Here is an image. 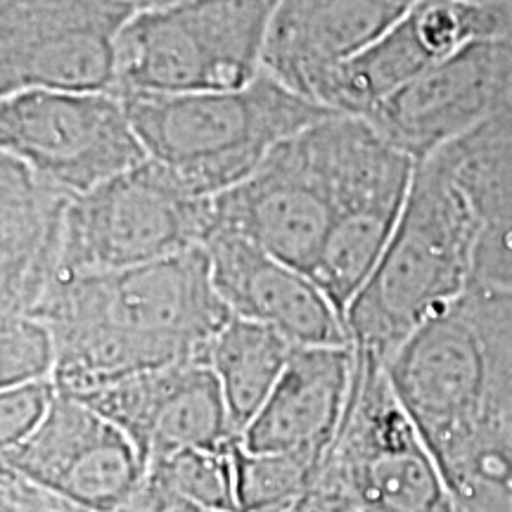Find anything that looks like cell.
Here are the masks:
<instances>
[{"mask_svg":"<svg viewBox=\"0 0 512 512\" xmlns=\"http://www.w3.org/2000/svg\"><path fill=\"white\" fill-rule=\"evenodd\" d=\"M29 316L53 330L55 384L83 396L128 377L202 361L233 318L195 247L126 271L57 280Z\"/></svg>","mask_w":512,"mask_h":512,"instance_id":"6da1fadb","label":"cell"},{"mask_svg":"<svg viewBox=\"0 0 512 512\" xmlns=\"http://www.w3.org/2000/svg\"><path fill=\"white\" fill-rule=\"evenodd\" d=\"M479 221L441 152L415 166L380 264L347 311L351 347L387 366L427 320L470 290Z\"/></svg>","mask_w":512,"mask_h":512,"instance_id":"7a4b0ae2","label":"cell"},{"mask_svg":"<svg viewBox=\"0 0 512 512\" xmlns=\"http://www.w3.org/2000/svg\"><path fill=\"white\" fill-rule=\"evenodd\" d=\"M121 98L147 157L200 197L235 188L273 150L337 114L266 72L238 91Z\"/></svg>","mask_w":512,"mask_h":512,"instance_id":"3957f363","label":"cell"},{"mask_svg":"<svg viewBox=\"0 0 512 512\" xmlns=\"http://www.w3.org/2000/svg\"><path fill=\"white\" fill-rule=\"evenodd\" d=\"M280 0H181L138 10L119 38L117 93L238 91L264 72Z\"/></svg>","mask_w":512,"mask_h":512,"instance_id":"277c9868","label":"cell"},{"mask_svg":"<svg viewBox=\"0 0 512 512\" xmlns=\"http://www.w3.org/2000/svg\"><path fill=\"white\" fill-rule=\"evenodd\" d=\"M211 228L214 197L147 159L72 202L55 283L171 259L204 247Z\"/></svg>","mask_w":512,"mask_h":512,"instance_id":"5b68a950","label":"cell"},{"mask_svg":"<svg viewBox=\"0 0 512 512\" xmlns=\"http://www.w3.org/2000/svg\"><path fill=\"white\" fill-rule=\"evenodd\" d=\"M335 166V216L311 280L347 320L356 294L380 264L411 192L418 162L363 117L328 121Z\"/></svg>","mask_w":512,"mask_h":512,"instance_id":"8992f818","label":"cell"},{"mask_svg":"<svg viewBox=\"0 0 512 512\" xmlns=\"http://www.w3.org/2000/svg\"><path fill=\"white\" fill-rule=\"evenodd\" d=\"M325 467L344 484L356 512H453L437 460L403 411L387 366L361 351Z\"/></svg>","mask_w":512,"mask_h":512,"instance_id":"52a82bcc","label":"cell"},{"mask_svg":"<svg viewBox=\"0 0 512 512\" xmlns=\"http://www.w3.org/2000/svg\"><path fill=\"white\" fill-rule=\"evenodd\" d=\"M0 150L72 197L147 162L124 98L105 91H24L0 102Z\"/></svg>","mask_w":512,"mask_h":512,"instance_id":"ba28073f","label":"cell"},{"mask_svg":"<svg viewBox=\"0 0 512 512\" xmlns=\"http://www.w3.org/2000/svg\"><path fill=\"white\" fill-rule=\"evenodd\" d=\"M136 12L131 0H0V95L117 93L119 38Z\"/></svg>","mask_w":512,"mask_h":512,"instance_id":"9c48e42d","label":"cell"},{"mask_svg":"<svg viewBox=\"0 0 512 512\" xmlns=\"http://www.w3.org/2000/svg\"><path fill=\"white\" fill-rule=\"evenodd\" d=\"M328 119L287 140L252 176L214 197L211 230L245 238L311 278L335 216Z\"/></svg>","mask_w":512,"mask_h":512,"instance_id":"30bf717a","label":"cell"},{"mask_svg":"<svg viewBox=\"0 0 512 512\" xmlns=\"http://www.w3.org/2000/svg\"><path fill=\"white\" fill-rule=\"evenodd\" d=\"M505 36H512L508 0H420L373 46L332 69L313 100L337 114L366 117L463 48Z\"/></svg>","mask_w":512,"mask_h":512,"instance_id":"8fae6325","label":"cell"},{"mask_svg":"<svg viewBox=\"0 0 512 512\" xmlns=\"http://www.w3.org/2000/svg\"><path fill=\"white\" fill-rule=\"evenodd\" d=\"M387 375L432 456L494 418L489 351L465 294L396 351Z\"/></svg>","mask_w":512,"mask_h":512,"instance_id":"7c38bea8","label":"cell"},{"mask_svg":"<svg viewBox=\"0 0 512 512\" xmlns=\"http://www.w3.org/2000/svg\"><path fill=\"white\" fill-rule=\"evenodd\" d=\"M512 36L477 41L380 102L366 119L415 162L510 110Z\"/></svg>","mask_w":512,"mask_h":512,"instance_id":"4fadbf2b","label":"cell"},{"mask_svg":"<svg viewBox=\"0 0 512 512\" xmlns=\"http://www.w3.org/2000/svg\"><path fill=\"white\" fill-rule=\"evenodd\" d=\"M0 467L88 512L126 510L147 477L136 444L88 403L62 392L41 430L3 451Z\"/></svg>","mask_w":512,"mask_h":512,"instance_id":"5bb4252c","label":"cell"},{"mask_svg":"<svg viewBox=\"0 0 512 512\" xmlns=\"http://www.w3.org/2000/svg\"><path fill=\"white\" fill-rule=\"evenodd\" d=\"M114 422L150 467L183 451H221L240 437L214 370L178 363L76 396Z\"/></svg>","mask_w":512,"mask_h":512,"instance_id":"9a60e30c","label":"cell"},{"mask_svg":"<svg viewBox=\"0 0 512 512\" xmlns=\"http://www.w3.org/2000/svg\"><path fill=\"white\" fill-rule=\"evenodd\" d=\"M204 249L233 316L273 328L294 347H351L347 320L299 268L223 230H211Z\"/></svg>","mask_w":512,"mask_h":512,"instance_id":"2e32d148","label":"cell"},{"mask_svg":"<svg viewBox=\"0 0 512 512\" xmlns=\"http://www.w3.org/2000/svg\"><path fill=\"white\" fill-rule=\"evenodd\" d=\"M420 0H280L264 72L313 100L320 81L373 46ZM316 102V100H313Z\"/></svg>","mask_w":512,"mask_h":512,"instance_id":"e0dca14e","label":"cell"},{"mask_svg":"<svg viewBox=\"0 0 512 512\" xmlns=\"http://www.w3.org/2000/svg\"><path fill=\"white\" fill-rule=\"evenodd\" d=\"M354 373V347H294L273 394L240 434V446L249 453L325 458L347 413Z\"/></svg>","mask_w":512,"mask_h":512,"instance_id":"ac0fdd59","label":"cell"},{"mask_svg":"<svg viewBox=\"0 0 512 512\" xmlns=\"http://www.w3.org/2000/svg\"><path fill=\"white\" fill-rule=\"evenodd\" d=\"M76 197L0 155V316L31 313L55 285Z\"/></svg>","mask_w":512,"mask_h":512,"instance_id":"d6986e66","label":"cell"},{"mask_svg":"<svg viewBox=\"0 0 512 512\" xmlns=\"http://www.w3.org/2000/svg\"><path fill=\"white\" fill-rule=\"evenodd\" d=\"M441 155L479 221L472 285L512 290V110L491 117Z\"/></svg>","mask_w":512,"mask_h":512,"instance_id":"ffe728a7","label":"cell"},{"mask_svg":"<svg viewBox=\"0 0 512 512\" xmlns=\"http://www.w3.org/2000/svg\"><path fill=\"white\" fill-rule=\"evenodd\" d=\"M294 344L266 325L233 316L211 339L204 363L214 370L235 434L247 430L290 361Z\"/></svg>","mask_w":512,"mask_h":512,"instance_id":"44dd1931","label":"cell"},{"mask_svg":"<svg viewBox=\"0 0 512 512\" xmlns=\"http://www.w3.org/2000/svg\"><path fill=\"white\" fill-rule=\"evenodd\" d=\"M453 512H512V425L486 420L437 456Z\"/></svg>","mask_w":512,"mask_h":512,"instance_id":"7402d4cb","label":"cell"},{"mask_svg":"<svg viewBox=\"0 0 512 512\" xmlns=\"http://www.w3.org/2000/svg\"><path fill=\"white\" fill-rule=\"evenodd\" d=\"M233 446L221 451H183L157 460L147 467L145 494L159 503L188 505L204 512H240Z\"/></svg>","mask_w":512,"mask_h":512,"instance_id":"603a6c76","label":"cell"},{"mask_svg":"<svg viewBox=\"0 0 512 512\" xmlns=\"http://www.w3.org/2000/svg\"><path fill=\"white\" fill-rule=\"evenodd\" d=\"M325 458L297 453H249L235 441V496L240 512H273L299 498Z\"/></svg>","mask_w":512,"mask_h":512,"instance_id":"cb8c5ba5","label":"cell"},{"mask_svg":"<svg viewBox=\"0 0 512 512\" xmlns=\"http://www.w3.org/2000/svg\"><path fill=\"white\" fill-rule=\"evenodd\" d=\"M467 302L489 351L491 415L512 425V290L472 285Z\"/></svg>","mask_w":512,"mask_h":512,"instance_id":"d4e9b609","label":"cell"},{"mask_svg":"<svg viewBox=\"0 0 512 512\" xmlns=\"http://www.w3.org/2000/svg\"><path fill=\"white\" fill-rule=\"evenodd\" d=\"M0 320V389L55 380L57 344L53 330L29 313H10Z\"/></svg>","mask_w":512,"mask_h":512,"instance_id":"484cf974","label":"cell"},{"mask_svg":"<svg viewBox=\"0 0 512 512\" xmlns=\"http://www.w3.org/2000/svg\"><path fill=\"white\" fill-rule=\"evenodd\" d=\"M57 394L55 380L0 389V451H10L34 437L53 411Z\"/></svg>","mask_w":512,"mask_h":512,"instance_id":"4316f807","label":"cell"},{"mask_svg":"<svg viewBox=\"0 0 512 512\" xmlns=\"http://www.w3.org/2000/svg\"><path fill=\"white\" fill-rule=\"evenodd\" d=\"M0 505L12 512H88L55 491L0 467Z\"/></svg>","mask_w":512,"mask_h":512,"instance_id":"83f0119b","label":"cell"},{"mask_svg":"<svg viewBox=\"0 0 512 512\" xmlns=\"http://www.w3.org/2000/svg\"><path fill=\"white\" fill-rule=\"evenodd\" d=\"M138 10H155V8H164V5H174L181 3V0H131Z\"/></svg>","mask_w":512,"mask_h":512,"instance_id":"f1b7e54d","label":"cell"},{"mask_svg":"<svg viewBox=\"0 0 512 512\" xmlns=\"http://www.w3.org/2000/svg\"><path fill=\"white\" fill-rule=\"evenodd\" d=\"M510 110H512V69H510Z\"/></svg>","mask_w":512,"mask_h":512,"instance_id":"f546056e","label":"cell"},{"mask_svg":"<svg viewBox=\"0 0 512 512\" xmlns=\"http://www.w3.org/2000/svg\"><path fill=\"white\" fill-rule=\"evenodd\" d=\"M0 512H12L10 508H3V505H0Z\"/></svg>","mask_w":512,"mask_h":512,"instance_id":"4dcf8cb0","label":"cell"},{"mask_svg":"<svg viewBox=\"0 0 512 512\" xmlns=\"http://www.w3.org/2000/svg\"><path fill=\"white\" fill-rule=\"evenodd\" d=\"M510 5H512V0H510Z\"/></svg>","mask_w":512,"mask_h":512,"instance_id":"1f68e13d","label":"cell"}]
</instances>
